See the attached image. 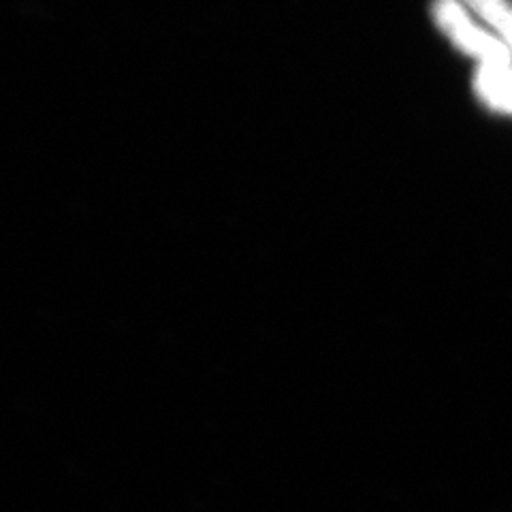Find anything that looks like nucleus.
<instances>
[{"label":"nucleus","mask_w":512,"mask_h":512,"mask_svg":"<svg viewBox=\"0 0 512 512\" xmlns=\"http://www.w3.org/2000/svg\"><path fill=\"white\" fill-rule=\"evenodd\" d=\"M431 18L442 35L459 52L474 58L478 67H506L512 64L510 47L489 30L483 22L474 20V13L461 0H434Z\"/></svg>","instance_id":"obj_1"},{"label":"nucleus","mask_w":512,"mask_h":512,"mask_svg":"<svg viewBox=\"0 0 512 512\" xmlns=\"http://www.w3.org/2000/svg\"><path fill=\"white\" fill-rule=\"evenodd\" d=\"M474 90L478 99L491 111L512 116V64L476 67Z\"/></svg>","instance_id":"obj_2"}]
</instances>
